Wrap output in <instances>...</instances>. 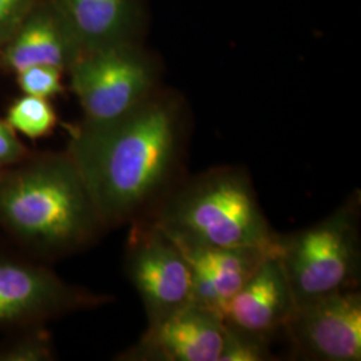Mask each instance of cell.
I'll list each match as a JSON object with an SVG mask.
<instances>
[{
  "label": "cell",
  "instance_id": "obj_1",
  "mask_svg": "<svg viewBox=\"0 0 361 361\" xmlns=\"http://www.w3.org/2000/svg\"><path fill=\"white\" fill-rule=\"evenodd\" d=\"M189 135L183 97L164 87L125 116L71 128L66 152L107 232L147 219L188 176Z\"/></svg>",
  "mask_w": 361,
  "mask_h": 361
},
{
  "label": "cell",
  "instance_id": "obj_2",
  "mask_svg": "<svg viewBox=\"0 0 361 361\" xmlns=\"http://www.w3.org/2000/svg\"><path fill=\"white\" fill-rule=\"evenodd\" d=\"M0 229L44 262L94 245L107 229L67 152H30L0 170Z\"/></svg>",
  "mask_w": 361,
  "mask_h": 361
},
{
  "label": "cell",
  "instance_id": "obj_3",
  "mask_svg": "<svg viewBox=\"0 0 361 361\" xmlns=\"http://www.w3.org/2000/svg\"><path fill=\"white\" fill-rule=\"evenodd\" d=\"M145 219L182 250L253 247L280 253L283 234L271 229L249 173L240 166L186 176Z\"/></svg>",
  "mask_w": 361,
  "mask_h": 361
},
{
  "label": "cell",
  "instance_id": "obj_4",
  "mask_svg": "<svg viewBox=\"0 0 361 361\" xmlns=\"http://www.w3.org/2000/svg\"><path fill=\"white\" fill-rule=\"evenodd\" d=\"M361 197L356 190L319 222L283 234L279 259L296 305L359 289Z\"/></svg>",
  "mask_w": 361,
  "mask_h": 361
},
{
  "label": "cell",
  "instance_id": "obj_5",
  "mask_svg": "<svg viewBox=\"0 0 361 361\" xmlns=\"http://www.w3.org/2000/svg\"><path fill=\"white\" fill-rule=\"evenodd\" d=\"M67 75L87 123L125 116L162 87L161 66L141 42L83 51Z\"/></svg>",
  "mask_w": 361,
  "mask_h": 361
},
{
  "label": "cell",
  "instance_id": "obj_6",
  "mask_svg": "<svg viewBox=\"0 0 361 361\" xmlns=\"http://www.w3.org/2000/svg\"><path fill=\"white\" fill-rule=\"evenodd\" d=\"M110 297L70 284L22 249L0 245V335L46 325L79 310H94Z\"/></svg>",
  "mask_w": 361,
  "mask_h": 361
},
{
  "label": "cell",
  "instance_id": "obj_7",
  "mask_svg": "<svg viewBox=\"0 0 361 361\" xmlns=\"http://www.w3.org/2000/svg\"><path fill=\"white\" fill-rule=\"evenodd\" d=\"M125 273L141 297L147 325L193 302V273L180 246L149 221L129 225Z\"/></svg>",
  "mask_w": 361,
  "mask_h": 361
},
{
  "label": "cell",
  "instance_id": "obj_8",
  "mask_svg": "<svg viewBox=\"0 0 361 361\" xmlns=\"http://www.w3.org/2000/svg\"><path fill=\"white\" fill-rule=\"evenodd\" d=\"M298 360H361V293L349 289L298 304L285 324Z\"/></svg>",
  "mask_w": 361,
  "mask_h": 361
},
{
  "label": "cell",
  "instance_id": "obj_9",
  "mask_svg": "<svg viewBox=\"0 0 361 361\" xmlns=\"http://www.w3.org/2000/svg\"><path fill=\"white\" fill-rule=\"evenodd\" d=\"M226 326L216 312L190 302L162 322L147 325L119 361H219Z\"/></svg>",
  "mask_w": 361,
  "mask_h": 361
},
{
  "label": "cell",
  "instance_id": "obj_10",
  "mask_svg": "<svg viewBox=\"0 0 361 361\" xmlns=\"http://www.w3.org/2000/svg\"><path fill=\"white\" fill-rule=\"evenodd\" d=\"M83 47L58 0H38L0 50V71L50 66L67 74Z\"/></svg>",
  "mask_w": 361,
  "mask_h": 361
},
{
  "label": "cell",
  "instance_id": "obj_11",
  "mask_svg": "<svg viewBox=\"0 0 361 361\" xmlns=\"http://www.w3.org/2000/svg\"><path fill=\"white\" fill-rule=\"evenodd\" d=\"M295 308L296 301L283 264L277 256H269L217 314L228 328L271 343L283 332Z\"/></svg>",
  "mask_w": 361,
  "mask_h": 361
},
{
  "label": "cell",
  "instance_id": "obj_12",
  "mask_svg": "<svg viewBox=\"0 0 361 361\" xmlns=\"http://www.w3.org/2000/svg\"><path fill=\"white\" fill-rule=\"evenodd\" d=\"M182 252L193 273V301L216 313L245 286L265 258L273 256L253 247Z\"/></svg>",
  "mask_w": 361,
  "mask_h": 361
},
{
  "label": "cell",
  "instance_id": "obj_13",
  "mask_svg": "<svg viewBox=\"0 0 361 361\" xmlns=\"http://www.w3.org/2000/svg\"><path fill=\"white\" fill-rule=\"evenodd\" d=\"M83 51L141 42V0H58Z\"/></svg>",
  "mask_w": 361,
  "mask_h": 361
},
{
  "label": "cell",
  "instance_id": "obj_14",
  "mask_svg": "<svg viewBox=\"0 0 361 361\" xmlns=\"http://www.w3.org/2000/svg\"><path fill=\"white\" fill-rule=\"evenodd\" d=\"M6 122L15 133L30 140L50 135L58 123V114L51 99L22 94L7 109Z\"/></svg>",
  "mask_w": 361,
  "mask_h": 361
},
{
  "label": "cell",
  "instance_id": "obj_15",
  "mask_svg": "<svg viewBox=\"0 0 361 361\" xmlns=\"http://www.w3.org/2000/svg\"><path fill=\"white\" fill-rule=\"evenodd\" d=\"M56 350L46 325L27 326L0 335V361H52Z\"/></svg>",
  "mask_w": 361,
  "mask_h": 361
},
{
  "label": "cell",
  "instance_id": "obj_16",
  "mask_svg": "<svg viewBox=\"0 0 361 361\" xmlns=\"http://www.w3.org/2000/svg\"><path fill=\"white\" fill-rule=\"evenodd\" d=\"M63 75L65 73L55 67L31 66L16 73L15 78L22 94L54 99L65 90Z\"/></svg>",
  "mask_w": 361,
  "mask_h": 361
},
{
  "label": "cell",
  "instance_id": "obj_17",
  "mask_svg": "<svg viewBox=\"0 0 361 361\" xmlns=\"http://www.w3.org/2000/svg\"><path fill=\"white\" fill-rule=\"evenodd\" d=\"M226 326V325H225ZM271 343L226 326V340L219 361H271Z\"/></svg>",
  "mask_w": 361,
  "mask_h": 361
},
{
  "label": "cell",
  "instance_id": "obj_18",
  "mask_svg": "<svg viewBox=\"0 0 361 361\" xmlns=\"http://www.w3.org/2000/svg\"><path fill=\"white\" fill-rule=\"evenodd\" d=\"M38 0H0V50Z\"/></svg>",
  "mask_w": 361,
  "mask_h": 361
},
{
  "label": "cell",
  "instance_id": "obj_19",
  "mask_svg": "<svg viewBox=\"0 0 361 361\" xmlns=\"http://www.w3.org/2000/svg\"><path fill=\"white\" fill-rule=\"evenodd\" d=\"M30 152L31 150L18 138L6 119H0V168L10 166L23 159Z\"/></svg>",
  "mask_w": 361,
  "mask_h": 361
},
{
  "label": "cell",
  "instance_id": "obj_20",
  "mask_svg": "<svg viewBox=\"0 0 361 361\" xmlns=\"http://www.w3.org/2000/svg\"><path fill=\"white\" fill-rule=\"evenodd\" d=\"M0 170H1V168H0Z\"/></svg>",
  "mask_w": 361,
  "mask_h": 361
}]
</instances>
